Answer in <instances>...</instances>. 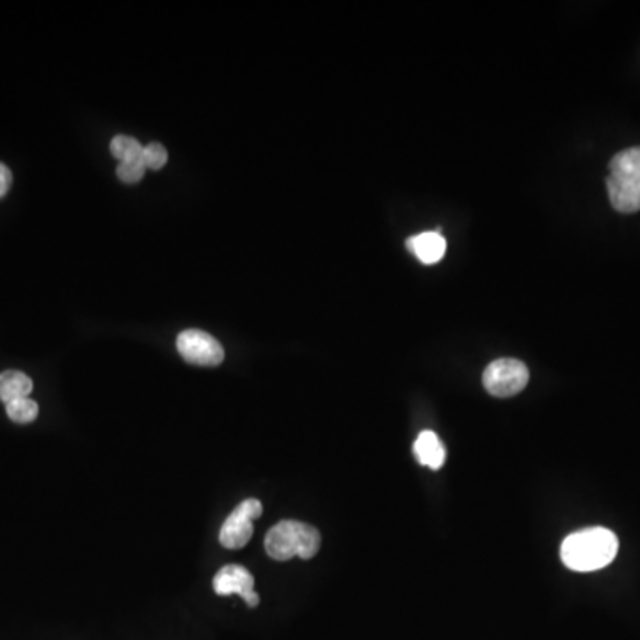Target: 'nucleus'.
<instances>
[{
	"label": "nucleus",
	"mask_w": 640,
	"mask_h": 640,
	"mask_svg": "<svg viewBox=\"0 0 640 640\" xmlns=\"http://www.w3.org/2000/svg\"><path fill=\"white\" fill-rule=\"evenodd\" d=\"M176 348L185 362L199 367H217L225 359V348L219 340L205 331H182L176 339Z\"/></svg>",
	"instance_id": "obj_6"
},
{
	"label": "nucleus",
	"mask_w": 640,
	"mask_h": 640,
	"mask_svg": "<svg viewBox=\"0 0 640 640\" xmlns=\"http://www.w3.org/2000/svg\"><path fill=\"white\" fill-rule=\"evenodd\" d=\"M264 513L262 502L256 499H248L237 505L236 511L222 523L219 541L228 550H240L250 542L253 536V522Z\"/></svg>",
	"instance_id": "obj_5"
},
{
	"label": "nucleus",
	"mask_w": 640,
	"mask_h": 640,
	"mask_svg": "<svg viewBox=\"0 0 640 640\" xmlns=\"http://www.w3.org/2000/svg\"><path fill=\"white\" fill-rule=\"evenodd\" d=\"M408 250L425 265L438 264L447 253V240L438 231H424L405 240Z\"/></svg>",
	"instance_id": "obj_8"
},
{
	"label": "nucleus",
	"mask_w": 640,
	"mask_h": 640,
	"mask_svg": "<svg viewBox=\"0 0 640 640\" xmlns=\"http://www.w3.org/2000/svg\"><path fill=\"white\" fill-rule=\"evenodd\" d=\"M33 391V381L27 374L8 370L0 374V400L10 404L13 400L27 399Z\"/></svg>",
	"instance_id": "obj_10"
},
{
	"label": "nucleus",
	"mask_w": 640,
	"mask_h": 640,
	"mask_svg": "<svg viewBox=\"0 0 640 640\" xmlns=\"http://www.w3.org/2000/svg\"><path fill=\"white\" fill-rule=\"evenodd\" d=\"M111 153H113L119 162L125 160L141 159L142 147L141 142L128 136H116L111 141Z\"/></svg>",
	"instance_id": "obj_12"
},
{
	"label": "nucleus",
	"mask_w": 640,
	"mask_h": 640,
	"mask_svg": "<svg viewBox=\"0 0 640 640\" xmlns=\"http://www.w3.org/2000/svg\"><path fill=\"white\" fill-rule=\"evenodd\" d=\"M11 182H13V174H11L10 168L0 162V198H4L5 193L10 191Z\"/></svg>",
	"instance_id": "obj_15"
},
{
	"label": "nucleus",
	"mask_w": 640,
	"mask_h": 640,
	"mask_svg": "<svg viewBox=\"0 0 640 640\" xmlns=\"http://www.w3.org/2000/svg\"><path fill=\"white\" fill-rule=\"evenodd\" d=\"M414 457L419 459L422 467L431 468V470H439L445 465L447 459V450L439 442L438 434L433 431H422L419 438L413 445Z\"/></svg>",
	"instance_id": "obj_9"
},
{
	"label": "nucleus",
	"mask_w": 640,
	"mask_h": 640,
	"mask_svg": "<svg viewBox=\"0 0 640 640\" xmlns=\"http://www.w3.org/2000/svg\"><path fill=\"white\" fill-rule=\"evenodd\" d=\"M528 368L519 359L502 358L490 363L482 374V385L493 397L518 396L528 385Z\"/></svg>",
	"instance_id": "obj_4"
},
{
	"label": "nucleus",
	"mask_w": 640,
	"mask_h": 640,
	"mask_svg": "<svg viewBox=\"0 0 640 640\" xmlns=\"http://www.w3.org/2000/svg\"><path fill=\"white\" fill-rule=\"evenodd\" d=\"M141 160L148 170H160L168 162V151L160 142H150L148 147L142 148Z\"/></svg>",
	"instance_id": "obj_14"
},
{
	"label": "nucleus",
	"mask_w": 640,
	"mask_h": 640,
	"mask_svg": "<svg viewBox=\"0 0 640 640\" xmlns=\"http://www.w3.org/2000/svg\"><path fill=\"white\" fill-rule=\"evenodd\" d=\"M320 548V534L316 527L308 523L285 519L274 525L265 536V551L271 559L290 560L311 559L317 556Z\"/></svg>",
	"instance_id": "obj_3"
},
{
	"label": "nucleus",
	"mask_w": 640,
	"mask_h": 640,
	"mask_svg": "<svg viewBox=\"0 0 640 640\" xmlns=\"http://www.w3.org/2000/svg\"><path fill=\"white\" fill-rule=\"evenodd\" d=\"M619 541L608 528L591 527L565 537L560 547V559L565 568L588 573L607 568L616 559Z\"/></svg>",
	"instance_id": "obj_1"
},
{
	"label": "nucleus",
	"mask_w": 640,
	"mask_h": 640,
	"mask_svg": "<svg viewBox=\"0 0 640 640\" xmlns=\"http://www.w3.org/2000/svg\"><path fill=\"white\" fill-rule=\"evenodd\" d=\"M5 413L16 424H31L38 419L39 408L33 399L13 400L10 404H5Z\"/></svg>",
	"instance_id": "obj_11"
},
{
	"label": "nucleus",
	"mask_w": 640,
	"mask_h": 640,
	"mask_svg": "<svg viewBox=\"0 0 640 640\" xmlns=\"http://www.w3.org/2000/svg\"><path fill=\"white\" fill-rule=\"evenodd\" d=\"M145 171H147V168L142 164V160L134 159L119 162L116 174H118V179L122 180L123 184H137L145 176Z\"/></svg>",
	"instance_id": "obj_13"
},
{
	"label": "nucleus",
	"mask_w": 640,
	"mask_h": 640,
	"mask_svg": "<svg viewBox=\"0 0 640 640\" xmlns=\"http://www.w3.org/2000/svg\"><path fill=\"white\" fill-rule=\"evenodd\" d=\"M214 591L217 596H231L237 594L248 603V607L254 608L260 603L259 594L254 593V579L244 565H225L214 579Z\"/></svg>",
	"instance_id": "obj_7"
},
{
	"label": "nucleus",
	"mask_w": 640,
	"mask_h": 640,
	"mask_svg": "<svg viewBox=\"0 0 640 640\" xmlns=\"http://www.w3.org/2000/svg\"><path fill=\"white\" fill-rule=\"evenodd\" d=\"M608 198L617 213L640 210V147L622 150L610 160Z\"/></svg>",
	"instance_id": "obj_2"
}]
</instances>
